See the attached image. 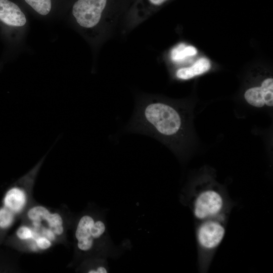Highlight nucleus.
Here are the masks:
<instances>
[{
    "mask_svg": "<svg viewBox=\"0 0 273 273\" xmlns=\"http://www.w3.org/2000/svg\"><path fill=\"white\" fill-rule=\"evenodd\" d=\"M186 108L163 100L146 98L140 100L127 132L151 136L178 151L184 145L188 130Z\"/></svg>",
    "mask_w": 273,
    "mask_h": 273,
    "instance_id": "f257e3e1",
    "label": "nucleus"
},
{
    "mask_svg": "<svg viewBox=\"0 0 273 273\" xmlns=\"http://www.w3.org/2000/svg\"><path fill=\"white\" fill-rule=\"evenodd\" d=\"M107 0H78L73 6L72 14L82 27L92 28L99 22Z\"/></svg>",
    "mask_w": 273,
    "mask_h": 273,
    "instance_id": "f03ea898",
    "label": "nucleus"
},
{
    "mask_svg": "<svg viewBox=\"0 0 273 273\" xmlns=\"http://www.w3.org/2000/svg\"><path fill=\"white\" fill-rule=\"evenodd\" d=\"M224 202L219 193L214 190H206L200 192L194 203V214L200 220L212 218L222 210Z\"/></svg>",
    "mask_w": 273,
    "mask_h": 273,
    "instance_id": "7ed1b4c3",
    "label": "nucleus"
},
{
    "mask_svg": "<svg viewBox=\"0 0 273 273\" xmlns=\"http://www.w3.org/2000/svg\"><path fill=\"white\" fill-rule=\"evenodd\" d=\"M225 230L218 221L209 218L204 220L199 226L197 233L199 245L206 250L216 248L222 242Z\"/></svg>",
    "mask_w": 273,
    "mask_h": 273,
    "instance_id": "20e7f679",
    "label": "nucleus"
},
{
    "mask_svg": "<svg viewBox=\"0 0 273 273\" xmlns=\"http://www.w3.org/2000/svg\"><path fill=\"white\" fill-rule=\"evenodd\" d=\"M246 101L251 106L256 108L264 106L272 108L273 106V79L265 78L260 86L247 89L244 93Z\"/></svg>",
    "mask_w": 273,
    "mask_h": 273,
    "instance_id": "39448f33",
    "label": "nucleus"
},
{
    "mask_svg": "<svg viewBox=\"0 0 273 273\" xmlns=\"http://www.w3.org/2000/svg\"><path fill=\"white\" fill-rule=\"evenodd\" d=\"M0 21L9 26L20 27L26 22L20 8L9 0H0Z\"/></svg>",
    "mask_w": 273,
    "mask_h": 273,
    "instance_id": "423d86ee",
    "label": "nucleus"
},
{
    "mask_svg": "<svg viewBox=\"0 0 273 273\" xmlns=\"http://www.w3.org/2000/svg\"><path fill=\"white\" fill-rule=\"evenodd\" d=\"M27 215L32 221H47L51 230L63 224V220L60 214L57 213H50L47 208L41 206L31 208L28 211Z\"/></svg>",
    "mask_w": 273,
    "mask_h": 273,
    "instance_id": "0eeeda50",
    "label": "nucleus"
},
{
    "mask_svg": "<svg viewBox=\"0 0 273 273\" xmlns=\"http://www.w3.org/2000/svg\"><path fill=\"white\" fill-rule=\"evenodd\" d=\"M211 67L209 60L202 58L198 60L193 65L178 69L176 77L181 80H188L208 71Z\"/></svg>",
    "mask_w": 273,
    "mask_h": 273,
    "instance_id": "6e6552de",
    "label": "nucleus"
},
{
    "mask_svg": "<svg viewBox=\"0 0 273 273\" xmlns=\"http://www.w3.org/2000/svg\"><path fill=\"white\" fill-rule=\"evenodd\" d=\"M26 203V196L23 190L18 188H13L7 193L4 203L5 207L13 212L20 211Z\"/></svg>",
    "mask_w": 273,
    "mask_h": 273,
    "instance_id": "1a4fd4ad",
    "label": "nucleus"
},
{
    "mask_svg": "<svg viewBox=\"0 0 273 273\" xmlns=\"http://www.w3.org/2000/svg\"><path fill=\"white\" fill-rule=\"evenodd\" d=\"M197 53V50L194 47L180 43L172 50L170 56L173 61L178 62L188 57L194 56Z\"/></svg>",
    "mask_w": 273,
    "mask_h": 273,
    "instance_id": "9d476101",
    "label": "nucleus"
},
{
    "mask_svg": "<svg viewBox=\"0 0 273 273\" xmlns=\"http://www.w3.org/2000/svg\"><path fill=\"white\" fill-rule=\"evenodd\" d=\"M25 1L40 15H46L51 11V0H25Z\"/></svg>",
    "mask_w": 273,
    "mask_h": 273,
    "instance_id": "9b49d317",
    "label": "nucleus"
},
{
    "mask_svg": "<svg viewBox=\"0 0 273 273\" xmlns=\"http://www.w3.org/2000/svg\"><path fill=\"white\" fill-rule=\"evenodd\" d=\"M14 220L13 212L6 207L0 209V227L6 228L9 226Z\"/></svg>",
    "mask_w": 273,
    "mask_h": 273,
    "instance_id": "f8f14e48",
    "label": "nucleus"
},
{
    "mask_svg": "<svg viewBox=\"0 0 273 273\" xmlns=\"http://www.w3.org/2000/svg\"><path fill=\"white\" fill-rule=\"evenodd\" d=\"M17 235L21 240L33 239V231L27 226H22L17 230Z\"/></svg>",
    "mask_w": 273,
    "mask_h": 273,
    "instance_id": "ddd939ff",
    "label": "nucleus"
},
{
    "mask_svg": "<svg viewBox=\"0 0 273 273\" xmlns=\"http://www.w3.org/2000/svg\"><path fill=\"white\" fill-rule=\"evenodd\" d=\"M35 241L37 247L41 249H47L51 246L50 240L45 237L39 236Z\"/></svg>",
    "mask_w": 273,
    "mask_h": 273,
    "instance_id": "4468645a",
    "label": "nucleus"
},
{
    "mask_svg": "<svg viewBox=\"0 0 273 273\" xmlns=\"http://www.w3.org/2000/svg\"><path fill=\"white\" fill-rule=\"evenodd\" d=\"M43 234L46 236L50 240H54L55 238V234L51 229H43L42 230Z\"/></svg>",
    "mask_w": 273,
    "mask_h": 273,
    "instance_id": "2eb2a0df",
    "label": "nucleus"
},
{
    "mask_svg": "<svg viewBox=\"0 0 273 273\" xmlns=\"http://www.w3.org/2000/svg\"><path fill=\"white\" fill-rule=\"evenodd\" d=\"M57 235H60L63 233L64 229L62 225L56 227L52 230Z\"/></svg>",
    "mask_w": 273,
    "mask_h": 273,
    "instance_id": "dca6fc26",
    "label": "nucleus"
},
{
    "mask_svg": "<svg viewBox=\"0 0 273 273\" xmlns=\"http://www.w3.org/2000/svg\"><path fill=\"white\" fill-rule=\"evenodd\" d=\"M167 0H148L149 3H150L151 4L155 6L160 5L163 4Z\"/></svg>",
    "mask_w": 273,
    "mask_h": 273,
    "instance_id": "f3484780",
    "label": "nucleus"
}]
</instances>
